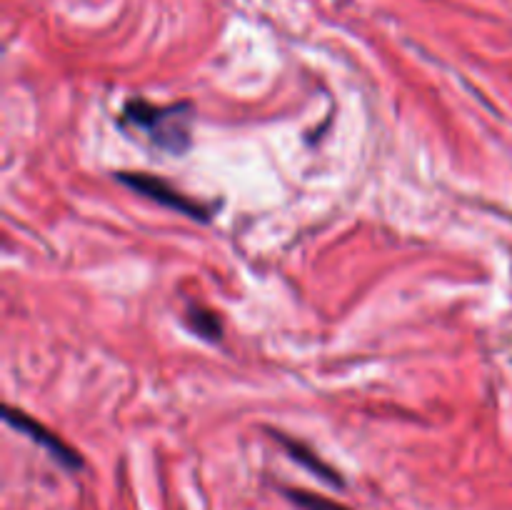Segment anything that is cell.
Masks as SVG:
<instances>
[{"label":"cell","instance_id":"5","mask_svg":"<svg viewBox=\"0 0 512 510\" xmlns=\"http://www.w3.org/2000/svg\"><path fill=\"white\" fill-rule=\"evenodd\" d=\"M188 325L195 330V333L203 335V338H210V340H218L220 333H223V325H220L218 315L210 313V310L190 308Z\"/></svg>","mask_w":512,"mask_h":510},{"label":"cell","instance_id":"6","mask_svg":"<svg viewBox=\"0 0 512 510\" xmlns=\"http://www.w3.org/2000/svg\"><path fill=\"white\" fill-rule=\"evenodd\" d=\"M285 495H288L290 503L298 505L300 510H348L345 505L335 503V500L330 498H323V495H315V493H308V490H285Z\"/></svg>","mask_w":512,"mask_h":510},{"label":"cell","instance_id":"4","mask_svg":"<svg viewBox=\"0 0 512 510\" xmlns=\"http://www.w3.org/2000/svg\"><path fill=\"white\" fill-rule=\"evenodd\" d=\"M273 438L278 440V443L283 445L285 450H288V455L295 460V463H300L305 470H310L313 475H318V478L325 480V483L335 485V488H343V485H345L343 475L335 473V470L330 468L325 460H320V455H315L313 450L308 448V445L298 443V440H293V438H288L285 433H273Z\"/></svg>","mask_w":512,"mask_h":510},{"label":"cell","instance_id":"2","mask_svg":"<svg viewBox=\"0 0 512 510\" xmlns=\"http://www.w3.org/2000/svg\"><path fill=\"white\" fill-rule=\"evenodd\" d=\"M115 178H118L123 185H128L130 190H135L138 195H143V198L163 205V208L178 210V213L188 215V218H195V220H210V208H205L203 203L193 200L190 195H185L183 190H178L175 185H170L168 180L158 178V175L115 173Z\"/></svg>","mask_w":512,"mask_h":510},{"label":"cell","instance_id":"1","mask_svg":"<svg viewBox=\"0 0 512 510\" xmlns=\"http://www.w3.org/2000/svg\"><path fill=\"white\" fill-rule=\"evenodd\" d=\"M193 105L170 103L158 105L145 98H133L123 105L118 123L125 130L145 135L155 148L170 155H183L190 148V128H193Z\"/></svg>","mask_w":512,"mask_h":510},{"label":"cell","instance_id":"3","mask_svg":"<svg viewBox=\"0 0 512 510\" xmlns=\"http://www.w3.org/2000/svg\"><path fill=\"white\" fill-rule=\"evenodd\" d=\"M5 423L13 425L15 430H20L23 435H28L33 443H38L40 448L48 450L50 455H53L55 460H58L63 468H70V470H78L83 468V460H80V455L75 453L73 448H70L65 440H60V435L50 433L45 425H40L38 420L30 418L28 413H20V410L15 408H5Z\"/></svg>","mask_w":512,"mask_h":510}]
</instances>
